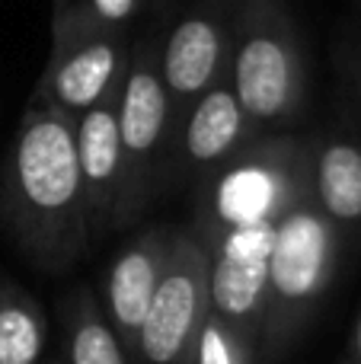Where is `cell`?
Here are the masks:
<instances>
[{
  "label": "cell",
  "mask_w": 361,
  "mask_h": 364,
  "mask_svg": "<svg viewBox=\"0 0 361 364\" xmlns=\"http://www.w3.org/2000/svg\"><path fill=\"white\" fill-rule=\"evenodd\" d=\"M0 224L42 272H68L87 256V208L77 164V122L26 106L0 164Z\"/></svg>",
  "instance_id": "cell-1"
},
{
  "label": "cell",
  "mask_w": 361,
  "mask_h": 364,
  "mask_svg": "<svg viewBox=\"0 0 361 364\" xmlns=\"http://www.w3.org/2000/svg\"><path fill=\"white\" fill-rule=\"evenodd\" d=\"M48 320L29 291L0 275V364H45Z\"/></svg>",
  "instance_id": "cell-14"
},
{
  "label": "cell",
  "mask_w": 361,
  "mask_h": 364,
  "mask_svg": "<svg viewBox=\"0 0 361 364\" xmlns=\"http://www.w3.org/2000/svg\"><path fill=\"white\" fill-rule=\"evenodd\" d=\"M147 13H157V6L147 0H58L48 26L51 48L109 32H128V26Z\"/></svg>",
  "instance_id": "cell-15"
},
{
  "label": "cell",
  "mask_w": 361,
  "mask_h": 364,
  "mask_svg": "<svg viewBox=\"0 0 361 364\" xmlns=\"http://www.w3.org/2000/svg\"><path fill=\"white\" fill-rule=\"evenodd\" d=\"M170 237L173 227H147L144 233L131 240L125 250L115 256L109 265L106 278H102V316L112 326L115 339L134 358V346H138L141 323L147 316L157 284L163 278L166 256H170Z\"/></svg>",
  "instance_id": "cell-9"
},
{
  "label": "cell",
  "mask_w": 361,
  "mask_h": 364,
  "mask_svg": "<svg viewBox=\"0 0 361 364\" xmlns=\"http://www.w3.org/2000/svg\"><path fill=\"white\" fill-rule=\"evenodd\" d=\"M355 109H358V119H361V80H358V93H355Z\"/></svg>",
  "instance_id": "cell-18"
},
{
  "label": "cell",
  "mask_w": 361,
  "mask_h": 364,
  "mask_svg": "<svg viewBox=\"0 0 361 364\" xmlns=\"http://www.w3.org/2000/svg\"><path fill=\"white\" fill-rule=\"evenodd\" d=\"M208 310V256L189 227H173L166 269L141 323L134 358L141 364H192Z\"/></svg>",
  "instance_id": "cell-6"
},
{
  "label": "cell",
  "mask_w": 361,
  "mask_h": 364,
  "mask_svg": "<svg viewBox=\"0 0 361 364\" xmlns=\"http://www.w3.org/2000/svg\"><path fill=\"white\" fill-rule=\"evenodd\" d=\"M192 364H259V348L208 310L198 329Z\"/></svg>",
  "instance_id": "cell-16"
},
{
  "label": "cell",
  "mask_w": 361,
  "mask_h": 364,
  "mask_svg": "<svg viewBox=\"0 0 361 364\" xmlns=\"http://www.w3.org/2000/svg\"><path fill=\"white\" fill-rule=\"evenodd\" d=\"M352 355H355V364H361V314L355 320V333H352Z\"/></svg>",
  "instance_id": "cell-17"
},
{
  "label": "cell",
  "mask_w": 361,
  "mask_h": 364,
  "mask_svg": "<svg viewBox=\"0 0 361 364\" xmlns=\"http://www.w3.org/2000/svg\"><path fill=\"white\" fill-rule=\"evenodd\" d=\"M259 138L262 134L249 125V119L237 102L230 77H224L217 87H211L208 93L192 102L170 144V157L176 160L179 170H185L198 182Z\"/></svg>",
  "instance_id": "cell-10"
},
{
  "label": "cell",
  "mask_w": 361,
  "mask_h": 364,
  "mask_svg": "<svg viewBox=\"0 0 361 364\" xmlns=\"http://www.w3.org/2000/svg\"><path fill=\"white\" fill-rule=\"evenodd\" d=\"M119 93L77 119V164L83 182L90 246L115 230L122 201V147H119Z\"/></svg>",
  "instance_id": "cell-11"
},
{
  "label": "cell",
  "mask_w": 361,
  "mask_h": 364,
  "mask_svg": "<svg viewBox=\"0 0 361 364\" xmlns=\"http://www.w3.org/2000/svg\"><path fill=\"white\" fill-rule=\"evenodd\" d=\"M64 323V364H128V352L115 339L112 326L99 310L90 288H74L61 310Z\"/></svg>",
  "instance_id": "cell-13"
},
{
  "label": "cell",
  "mask_w": 361,
  "mask_h": 364,
  "mask_svg": "<svg viewBox=\"0 0 361 364\" xmlns=\"http://www.w3.org/2000/svg\"><path fill=\"white\" fill-rule=\"evenodd\" d=\"M311 192L336 230L361 224V144L326 134L311 144Z\"/></svg>",
  "instance_id": "cell-12"
},
{
  "label": "cell",
  "mask_w": 361,
  "mask_h": 364,
  "mask_svg": "<svg viewBox=\"0 0 361 364\" xmlns=\"http://www.w3.org/2000/svg\"><path fill=\"white\" fill-rule=\"evenodd\" d=\"M160 36L163 23H153L131 45V64L119 90L122 201L115 230L131 227L147 211L160 182V160L170 157V102L160 80Z\"/></svg>",
  "instance_id": "cell-5"
},
{
  "label": "cell",
  "mask_w": 361,
  "mask_h": 364,
  "mask_svg": "<svg viewBox=\"0 0 361 364\" xmlns=\"http://www.w3.org/2000/svg\"><path fill=\"white\" fill-rule=\"evenodd\" d=\"M345 364H355V361H345Z\"/></svg>",
  "instance_id": "cell-20"
},
{
  "label": "cell",
  "mask_w": 361,
  "mask_h": 364,
  "mask_svg": "<svg viewBox=\"0 0 361 364\" xmlns=\"http://www.w3.org/2000/svg\"><path fill=\"white\" fill-rule=\"evenodd\" d=\"M230 87L256 132L288 125L304 109L307 64L294 16L279 0H240L234 13Z\"/></svg>",
  "instance_id": "cell-4"
},
{
  "label": "cell",
  "mask_w": 361,
  "mask_h": 364,
  "mask_svg": "<svg viewBox=\"0 0 361 364\" xmlns=\"http://www.w3.org/2000/svg\"><path fill=\"white\" fill-rule=\"evenodd\" d=\"M339 265V230L317 208L311 176L281 214L269 256L266 316L259 333V358H285L313 320Z\"/></svg>",
  "instance_id": "cell-3"
},
{
  "label": "cell",
  "mask_w": 361,
  "mask_h": 364,
  "mask_svg": "<svg viewBox=\"0 0 361 364\" xmlns=\"http://www.w3.org/2000/svg\"><path fill=\"white\" fill-rule=\"evenodd\" d=\"M128 64H131L128 32H109L51 48L29 102L64 112L77 122L119 93Z\"/></svg>",
  "instance_id": "cell-8"
},
{
  "label": "cell",
  "mask_w": 361,
  "mask_h": 364,
  "mask_svg": "<svg viewBox=\"0 0 361 364\" xmlns=\"http://www.w3.org/2000/svg\"><path fill=\"white\" fill-rule=\"evenodd\" d=\"M45 364H64L61 358H45Z\"/></svg>",
  "instance_id": "cell-19"
},
{
  "label": "cell",
  "mask_w": 361,
  "mask_h": 364,
  "mask_svg": "<svg viewBox=\"0 0 361 364\" xmlns=\"http://www.w3.org/2000/svg\"><path fill=\"white\" fill-rule=\"evenodd\" d=\"M234 13L237 4L202 0V4L185 6L170 26H163L160 80L170 102V144L192 102L230 74Z\"/></svg>",
  "instance_id": "cell-7"
},
{
  "label": "cell",
  "mask_w": 361,
  "mask_h": 364,
  "mask_svg": "<svg viewBox=\"0 0 361 364\" xmlns=\"http://www.w3.org/2000/svg\"><path fill=\"white\" fill-rule=\"evenodd\" d=\"M311 176V141L269 134L195 182L189 230L211 252L234 233L275 230Z\"/></svg>",
  "instance_id": "cell-2"
}]
</instances>
